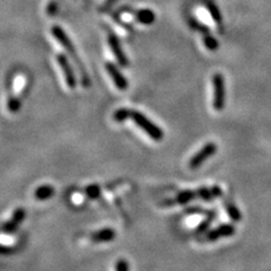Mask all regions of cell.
Here are the masks:
<instances>
[{
  "mask_svg": "<svg viewBox=\"0 0 271 271\" xmlns=\"http://www.w3.org/2000/svg\"><path fill=\"white\" fill-rule=\"evenodd\" d=\"M52 34L56 38V40L58 41V42L66 49V51H67L69 55H70L71 58L76 61L77 67L80 71L81 85H83L84 87H89V86H90V79H89V77L87 75V72H86V69L84 67L83 63H81V61L79 60V58H78L76 50H75V48H73L70 39L68 38L67 34H66V33L63 30H61L59 26H53L52 27Z\"/></svg>",
  "mask_w": 271,
  "mask_h": 271,
  "instance_id": "cell-1",
  "label": "cell"
},
{
  "mask_svg": "<svg viewBox=\"0 0 271 271\" xmlns=\"http://www.w3.org/2000/svg\"><path fill=\"white\" fill-rule=\"evenodd\" d=\"M130 119L133 120L139 128L145 131V133L149 136V137L155 141H161L164 138L163 130L147 119V117L143 116L142 113L138 112V111H131Z\"/></svg>",
  "mask_w": 271,
  "mask_h": 271,
  "instance_id": "cell-2",
  "label": "cell"
},
{
  "mask_svg": "<svg viewBox=\"0 0 271 271\" xmlns=\"http://www.w3.org/2000/svg\"><path fill=\"white\" fill-rule=\"evenodd\" d=\"M213 86V109L221 111L225 106V79L221 73H215L212 77Z\"/></svg>",
  "mask_w": 271,
  "mask_h": 271,
  "instance_id": "cell-3",
  "label": "cell"
},
{
  "mask_svg": "<svg viewBox=\"0 0 271 271\" xmlns=\"http://www.w3.org/2000/svg\"><path fill=\"white\" fill-rule=\"evenodd\" d=\"M216 151H217L216 143L207 142L206 145H204L198 153L195 154L194 157L190 159V162H189V167L192 168V170H196V168L200 167L207 159L215 155Z\"/></svg>",
  "mask_w": 271,
  "mask_h": 271,
  "instance_id": "cell-4",
  "label": "cell"
},
{
  "mask_svg": "<svg viewBox=\"0 0 271 271\" xmlns=\"http://www.w3.org/2000/svg\"><path fill=\"white\" fill-rule=\"evenodd\" d=\"M236 228L235 226L232 224H221L218 227L213 228L212 231L207 234V240L208 241H217L224 237H229L235 234Z\"/></svg>",
  "mask_w": 271,
  "mask_h": 271,
  "instance_id": "cell-5",
  "label": "cell"
},
{
  "mask_svg": "<svg viewBox=\"0 0 271 271\" xmlns=\"http://www.w3.org/2000/svg\"><path fill=\"white\" fill-rule=\"evenodd\" d=\"M57 60H58V64L63 69L64 75L66 78V83H67L69 88H75L76 87V77L75 73H73V70L71 68L70 64H69V61L67 59V57L65 55H59L57 57Z\"/></svg>",
  "mask_w": 271,
  "mask_h": 271,
  "instance_id": "cell-6",
  "label": "cell"
},
{
  "mask_svg": "<svg viewBox=\"0 0 271 271\" xmlns=\"http://www.w3.org/2000/svg\"><path fill=\"white\" fill-rule=\"evenodd\" d=\"M105 69H106V71L109 72L111 78H112L114 85H116L119 89L125 90V89L128 88V86H129L128 80H127L126 77L120 72V70H119L116 65L112 64V63H106Z\"/></svg>",
  "mask_w": 271,
  "mask_h": 271,
  "instance_id": "cell-7",
  "label": "cell"
},
{
  "mask_svg": "<svg viewBox=\"0 0 271 271\" xmlns=\"http://www.w3.org/2000/svg\"><path fill=\"white\" fill-rule=\"evenodd\" d=\"M109 44L111 50H112L114 57H116V59L118 60V63L122 67H128L129 66V60L127 58V56L123 53V50L120 45V42H119V40L116 38L114 35H111L109 38Z\"/></svg>",
  "mask_w": 271,
  "mask_h": 271,
  "instance_id": "cell-8",
  "label": "cell"
},
{
  "mask_svg": "<svg viewBox=\"0 0 271 271\" xmlns=\"http://www.w3.org/2000/svg\"><path fill=\"white\" fill-rule=\"evenodd\" d=\"M197 195H198L200 199L206 201V203H210L213 199L219 198V197L223 196V190L218 186H212L210 188L203 187L197 190Z\"/></svg>",
  "mask_w": 271,
  "mask_h": 271,
  "instance_id": "cell-9",
  "label": "cell"
},
{
  "mask_svg": "<svg viewBox=\"0 0 271 271\" xmlns=\"http://www.w3.org/2000/svg\"><path fill=\"white\" fill-rule=\"evenodd\" d=\"M24 217H25V211L23 210V209H16V211L14 212L13 215V218H11L8 223L5 224V226H3V231H5L6 233H11L14 232L16 228H17V226L22 223Z\"/></svg>",
  "mask_w": 271,
  "mask_h": 271,
  "instance_id": "cell-10",
  "label": "cell"
},
{
  "mask_svg": "<svg viewBox=\"0 0 271 271\" xmlns=\"http://www.w3.org/2000/svg\"><path fill=\"white\" fill-rule=\"evenodd\" d=\"M116 239V232L112 228H104L92 235V240L95 242H110Z\"/></svg>",
  "mask_w": 271,
  "mask_h": 271,
  "instance_id": "cell-11",
  "label": "cell"
},
{
  "mask_svg": "<svg viewBox=\"0 0 271 271\" xmlns=\"http://www.w3.org/2000/svg\"><path fill=\"white\" fill-rule=\"evenodd\" d=\"M198 195H197V191H192V190H184L179 192L175 197V203H178L180 204H186L190 201L195 200Z\"/></svg>",
  "mask_w": 271,
  "mask_h": 271,
  "instance_id": "cell-12",
  "label": "cell"
},
{
  "mask_svg": "<svg viewBox=\"0 0 271 271\" xmlns=\"http://www.w3.org/2000/svg\"><path fill=\"white\" fill-rule=\"evenodd\" d=\"M136 18H137L139 23L149 25V24H151L155 20V14L149 9H142L136 14Z\"/></svg>",
  "mask_w": 271,
  "mask_h": 271,
  "instance_id": "cell-13",
  "label": "cell"
},
{
  "mask_svg": "<svg viewBox=\"0 0 271 271\" xmlns=\"http://www.w3.org/2000/svg\"><path fill=\"white\" fill-rule=\"evenodd\" d=\"M55 195V189L51 186H42L38 188L34 192V197L38 200H47Z\"/></svg>",
  "mask_w": 271,
  "mask_h": 271,
  "instance_id": "cell-14",
  "label": "cell"
},
{
  "mask_svg": "<svg viewBox=\"0 0 271 271\" xmlns=\"http://www.w3.org/2000/svg\"><path fill=\"white\" fill-rule=\"evenodd\" d=\"M225 209L226 211H227L228 216L231 217V219L233 221H240L242 219V215H241V211L239 210V208H237L235 204L229 203V201H227V203H225Z\"/></svg>",
  "mask_w": 271,
  "mask_h": 271,
  "instance_id": "cell-15",
  "label": "cell"
},
{
  "mask_svg": "<svg viewBox=\"0 0 271 271\" xmlns=\"http://www.w3.org/2000/svg\"><path fill=\"white\" fill-rule=\"evenodd\" d=\"M215 216H216V213L211 211L210 213H209V216L207 217L206 219H204L203 221H201V223L198 225V227H197L196 229V232L197 233H203V232H206L209 226H210L211 224V221L213 220V218H215Z\"/></svg>",
  "mask_w": 271,
  "mask_h": 271,
  "instance_id": "cell-16",
  "label": "cell"
},
{
  "mask_svg": "<svg viewBox=\"0 0 271 271\" xmlns=\"http://www.w3.org/2000/svg\"><path fill=\"white\" fill-rule=\"evenodd\" d=\"M203 44L204 47L210 51H215L218 49V41H217L215 38H212L211 35L206 34L203 36Z\"/></svg>",
  "mask_w": 271,
  "mask_h": 271,
  "instance_id": "cell-17",
  "label": "cell"
},
{
  "mask_svg": "<svg viewBox=\"0 0 271 271\" xmlns=\"http://www.w3.org/2000/svg\"><path fill=\"white\" fill-rule=\"evenodd\" d=\"M130 112L131 111L128 109H120L118 110L116 113H114V120L118 122H122L127 120V119H130Z\"/></svg>",
  "mask_w": 271,
  "mask_h": 271,
  "instance_id": "cell-18",
  "label": "cell"
},
{
  "mask_svg": "<svg viewBox=\"0 0 271 271\" xmlns=\"http://www.w3.org/2000/svg\"><path fill=\"white\" fill-rule=\"evenodd\" d=\"M20 108V102L18 98L10 97V100L8 101V111H10L11 113H16Z\"/></svg>",
  "mask_w": 271,
  "mask_h": 271,
  "instance_id": "cell-19",
  "label": "cell"
},
{
  "mask_svg": "<svg viewBox=\"0 0 271 271\" xmlns=\"http://www.w3.org/2000/svg\"><path fill=\"white\" fill-rule=\"evenodd\" d=\"M86 194H87L88 197H90V198L95 199V198H97L98 196H100L101 189L98 186H90V187H88L87 189H86Z\"/></svg>",
  "mask_w": 271,
  "mask_h": 271,
  "instance_id": "cell-20",
  "label": "cell"
},
{
  "mask_svg": "<svg viewBox=\"0 0 271 271\" xmlns=\"http://www.w3.org/2000/svg\"><path fill=\"white\" fill-rule=\"evenodd\" d=\"M116 269L118 271H127V270L129 269V266H128V264H127V262L125 260H120L117 264Z\"/></svg>",
  "mask_w": 271,
  "mask_h": 271,
  "instance_id": "cell-21",
  "label": "cell"
},
{
  "mask_svg": "<svg viewBox=\"0 0 271 271\" xmlns=\"http://www.w3.org/2000/svg\"><path fill=\"white\" fill-rule=\"evenodd\" d=\"M116 1H117V0H108V1H106V3H105L104 8H109V7H111V6H112L113 3L116 2Z\"/></svg>",
  "mask_w": 271,
  "mask_h": 271,
  "instance_id": "cell-22",
  "label": "cell"
}]
</instances>
